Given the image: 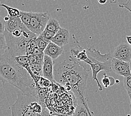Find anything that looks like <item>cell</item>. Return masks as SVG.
I'll return each instance as SVG.
<instances>
[{"instance_id": "30", "label": "cell", "mask_w": 131, "mask_h": 116, "mask_svg": "<svg viewBox=\"0 0 131 116\" xmlns=\"http://www.w3.org/2000/svg\"><path fill=\"white\" fill-rule=\"evenodd\" d=\"M129 64H130V70H131V60H130V62H129Z\"/></svg>"}, {"instance_id": "4", "label": "cell", "mask_w": 131, "mask_h": 116, "mask_svg": "<svg viewBox=\"0 0 131 116\" xmlns=\"http://www.w3.org/2000/svg\"><path fill=\"white\" fill-rule=\"evenodd\" d=\"M88 60L86 62L90 66L92 71V78L95 80L98 84L99 90H103V87L100 84L98 79V74L101 71H105L106 73H110L112 70L111 65L113 57L111 53L102 54L98 50L87 49Z\"/></svg>"}, {"instance_id": "20", "label": "cell", "mask_w": 131, "mask_h": 116, "mask_svg": "<svg viewBox=\"0 0 131 116\" xmlns=\"http://www.w3.org/2000/svg\"><path fill=\"white\" fill-rule=\"evenodd\" d=\"M123 84L124 88L128 93V94L131 92V75L128 77H124Z\"/></svg>"}, {"instance_id": "14", "label": "cell", "mask_w": 131, "mask_h": 116, "mask_svg": "<svg viewBox=\"0 0 131 116\" xmlns=\"http://www.w3.org/2000/svg\"><path fill=\"white\" fill-rule=\"evenodd\" d=\"M60 28L61 27L59 23V21L56 18H50L48 21L45 30L57 33L60 30Z\"/></svg>"}, {"instance_id": "28", "label": "cell", "mask_w": 131, "mask_h": 116, "mask_svg": "<svg viewBox=\"0 0 131 116\" xmlns=\"http://www.w3.org/2000/svg\"><path fill=\"white\" fill-rule=\"evenodd\" d=\"M128 96H129V99H130V102L131 103V92L129 94H128Z\"/></svg>"}, {"instance_id": "22", "label": "cell", "mask_w": 131, "mask_h": 116, "mask_svg": "<svg viewBox=\"0 0 131 116\" xmlns=\"http://www.w3.org/2000/svg\"><path fill=\"white\" fill-rule=\"evenodd\" d=\"M102 83L105 88H108L109 87H110V80L109 78V76L106 75L105 73H104V77L102 78Z\"/></svg>"}, {"instance_id": "13", "label": "cell", "mask_w": 131, "mask_h": 116, "mask_svg": "<svg viewBox=\"0 0 131 116\" xmlns=\"http://www.w3.org/2000/svg\"><path fill=\"white\" fill-rule=\"evenodd\" d=\"M73 116H93V113L83 103L77 105Z\"/></svg>"}, {"instance_id": "27", "label": "cell", "mask_w": 131, "mask_h": 116, "mask_svg": "<svg viewBox=\"0 0 131 116\" xmlns=\"http://www.w3.org/2000/svg\"><path fill=\"white\" fill-rule=\"evenodd\" d=\"M98 2L101 5H104L107 2V0H98Z\"/></svg>"}, {"instance_id": "5", "label": "cell", "mask_w": 131, "mask_h": 116, "mask_svg": "<svg viewBox=\"0 0 131 116\" xmlns=\"http://www.w3.org/2000/svg\"><path fill=\"white\" fill-rule=\"evenodd\" d=\"M7 50L14 57L26 55V48L29 41L23 37H16L5 29L4 31Z\"/></svg>"}, {"instance_id": "10", "label": "cell", "mask_w": 131, "mask_h": 116, "mask_svg": "<svg viewBox=\"0 0 131 116\" xmlns=\"http://www.w3.org/2000/svg\"><path fill=\"white\" fill-rule=\"evenodd\" d=\"M70 38V34L69 31L64 28L61 27L53 37L51 42L55 43L60 47H63L69 43Z\"/></svg>"}, {"instance_id": "26", "label": "cell", "mask_w": 131, "mask_h": 116, "mask_svg": "<svg viewBox=\"0 0 131 116\" xmlns=\"http://www.w3.org/2000/svg\"><path fill=\"white\" fill-rule=\"evenodd\" d=\"M126 39H127L128 44L131 46V36H127Z\"/></svg>"}, {"instance_id": "16", "label": "cell", "mask_w": 131, "mask_h": 116, "mask_svg": "<svg viewBox=\"0 0 131 116\" xmlns=\"http://www.w3.org/2000/svg\"><path fill=\"white\" fill-rule=\"evenodd\" d=\"M37 37H33L32 39L30 40L27 43V48H26V55H29L33 54L34 50L37 47Z\"/></svg>"}, {"instance_id": "15", "label": "cell", "mask_w": 131, "mask_h": 116, "mask_svg": "<svg viewBox=\"0 0 131 116\" xmlns=\"http://www.w3.org/2000/svg\"><path fill=\"white\" fill-rule=\"evenodd\" d=\"M33 12H25L21 11L20 18L23 22V23L27 28L30 25L31 20Z\"/></svg>"}, {"instance_id": "29", "label": "cell", "mask_w": 131, "mask_h": 116, "mask_svg": "<svg viewBox=\"0 0 131 116\" xmlns=\"http://www.w3.org/2000/svg\"><path fill=\"white\" fill-rule=\"evenodd\" d=\"M115 82H116V83H117V84H119V80H116V81H115Z\"/></svg>"}, {"instance_id": "11", "label": "cell", "mask_w": 131, "mask_h": 116, "mask_svg": "<svg viewBox=\"0 0 131 116\" xmlns=\"http://www.w3.org/2000/svg\"><path fill=\"white\" fill-rule=\"evenodd\" d=\"M5 23V29L12 33L18 28L23 26L24 24L20 17H11L8 15L4 17Z\"/></svg>"}, {"instance_id": "17", "label": "cell", "mask_w": 131, "mask_h": 116, "mask_svg": "<svg viewBox=\"0 0 131 116\" xmlns=\"http://www.w3.org/2000/svg\"><path fill=\"white\" fill-rule=\"evenodd\" d=\"M1 6L4 7L6 9L8 12V15L11 17H20L21 10H19L17 8L11 7L6 4H1Z\"/></svg>"}, {"instance_id": "25", "label": "cell", "mask_w": 131, "mask_h": 116, "mask_svg": "<svg viewBox=\"0 0 131 116\" xmlns=\"http://www.w3.org/2000/svg\"><path fill=\"white\" fill-rule=\"evenodd\" d=\"M109 78H110V87L113 86L114 84L116 83V82H115L116 80H115L113 77L109 76Z\"/></svg>"}, {"instance_id": "24", "label": "cell", "mask_w": 131, "mask_h": 116, "mask_svg": "<svg viewBox=\"0 0 131 116\" xmlns=\"http://www.w3.org/2000/svg\"><path fill=\"white\" fill-rule=\"evenodd\" d=\"M121 8H124L131 12V0H129L126 4L122 6Z\"/></svg>"}, {"instance_id": "8", "label": "cell", "mask_w": 131, "mask_h": 116, "mask_svg": "<svg viewBox=\"0 0 131 116\" xmlns=\"http://www.w3.org/2000/svg\"><path fill=\"white\" fill-rule=\"evenodd\" d=\"M111 67L112 71L119 76L126 77L131 75L129 62L122 61L113 58L112 60Z\"/></svg>"}, {"instance_id": "31", "label": "cell", "mask_w": 131, "mask_h": 116, "mask_svg": "<svg viewBox=\"0 0 131 116\" xmlns=\"http://www.w3.org/2000/svg\"><path fill=\"white\" fill-rule=\"evenodd\" d=\"M130 110H131V103H130Z\"/></svg>"}, {"instance_id": "6", "label": "cell", "mask_w": 131, "mask_h": 116, "mask_svg": "<svg viewBox=\"0 0 131 116\" xmlns=\"http://www.w3.org/2000/svg\"><path fill=\"white\" fill-rule=\"evenodd\" d=\"M50 18L47 12H33L28 29L37 36L41 35L45 30Z\"/></svg>"}, {"instance_id": "9", "label": "cell", "mask_w": 131, "mask_h": 116, "mask_svg": "<svg viewBox=\"0 0 131 116\" xmlns=\"http://www.w3.org/2000/svg\"><path fill=\"white\" fill-rule=\"evenodd\" d=\"M55 62L49 56L45 55L43 62L42 77L51 83H56L54 79V69Z\"/></svg>"}, {"instance_id": "12", "label": "cell", "mask_w": 131, "mask_h": 116, "mask_svg": "<svg viewBox=\"0 0 131 116\" xmlns=\"http://www.w3.org/2000/svg\"><path fill=\"white\" fill-rule=\"evenodd\" d=\"M43 52L45 55L49 56L54 60V59H57L61 55L63 54L64 50L62 47L59 46L51 41L49 43L48 46L46 47Z\"/></svg>"}, {"instance_id": "3", "label": "cell", "mask_w": 131, "mask_h": 116, "mask_svg": "<svg viewBox=\"0 0 131 116\" xmlns=\"http://www.w3.org/2000/svg\"><path fill=\"white\" fill-rule=\"evenodd\" d=\"M12 116H54L35 97L20 94L12 106Z\"/></svg>"}, {"instance_id": "23", "label": "cell", "mask_w": 131, "mask_h": 116, "mask_svg": "<svg viewBox=\"0 0 131 116\" xmlns=\"http://www.w3.org/2000/svg\"><path fill=\"white\" fill-rule=\"evenodd\" d=\"M129 0H111V3H118L119 4V6L121 7L122 6L126 4Z\"/></svg>"}, {"instance_id": "7", "label": "cell", "mask_w": 131, "mask_h": 116, "mask_svg": "<svg viewBox=\"0 0 131 116\" xmlns=\"http://www.w3.org/2000/svg\"><path fill=\"white\" fill-rule=\"evenodd\" d=\"M113 57L127 62H130L131 60V46L128 43L119 44L112 54Z\"/></svg>"}, {"instance_id": "1", "label": "cell", "mask_w": 131, "mask_h": 116, "mask_svg": "<svg viewBox=\"0 0 131 116\" xmlns=\"http://www.w3.org/2000/svg\"><path fill=\"white\" fill-rule=\"evenodd\" d=\"M89 70L82 62H79L69 58V61L55 62L54 69V79L56 83L63 85L68 90H71L76 98L78 104L83 103L87 108L85 92Z\"/></svg>"}, {"instance_id": "2", "label": "cell", "mask_w": 131, "mask_h": 116, "mask_svg": "<svg viewBox=\"0 0 131 116\" xmlns=\"http://www.w3.org/2000/svg\"><path fill=\"white\" fill-rule=\"evenodd\" d=\"M0 54V77L3 83H10L24 94L33 96L41 101L37 84L28 71L18 63L7 50Z\"/></svg>"}, {"instance_id": "19", "label": "cell", "mask_w": 131, "mask_h": 116, "mask_svg": "<svg viewBox=\"0 0 131 116\" xmlns=\"http://www.w3.org/2000/svg\"><path fill=\"white\" fill-rule=\"evenodd\" d=\"M56 34L54 32H52V31H48V30H44L43 32L41 34V35L43 37V39H44L46 41H47L48 43H50L52 39H53Z\"/></svg>"}, {"instance_id": "18", "label": "cell", "mask_w": 131, "mask_h": 116, "mask_svg": "<svg viewBox=\"0 0 131 116\" xmlns=\"http://www.w3.org/2000/svg\"><path fill=\"white\" fill-rule=\"evenodd\" d=\"M37 48H38L40 50L42 51H44L46 47L48 46L49 43L43 39L42 35H38L37 37Z\"/></svg>"}, {"instance_id": "32", "label": "cell", "mask_w": 131, "mask_h": 116, "mask_svg": "<svg viewBox=\"0 0 131 116\" xmlns=\"http://www.w3.org/2000/svg\"><path fill=\"white\" fill-rule=\"evenodd\" d=\"M72 116H73V115H72Z\"/></svg>"}, {"instance_id": "21", "label": "cell", "mask_w": 131, "mask_h": 116, "mask_svg": "<svg viewBox=\"0 0 131 116\" xmlns=\"http://www.w3.org/2000/svg\"><path fill=\"white\" fill-rule=\"evenodd\" d=\"M32 54L35 55L36 57L39 59V61L43 62V59H44V56H45L44 52L40 50L37 47L35 49V50H34Z\"/></svg>"}]
</instances>
